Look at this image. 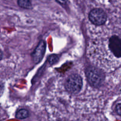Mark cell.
<instances>
[{
	"label": "cell",
	"mask_w": 121,
	"mask_h": 121,
	"mask_svg": "<svg viewBox=\"0 0 121 121\" xmlns=\"http://www.w3.org/2000/svg\"><path fill=\"white\" fill-rule=\"evenodd\" d=\"M85 74L89 83L93 87L98 88L104 83L105 79V74L99 69L90 66L86 68Z\"/></svg>",
	"instance_id": "6da1fadb"
},
{
	"label": "cell",
	"mask_w": 121,
	"mask_h": 121,
	"mask_svg": "<svg viewBox=\"0 0 121 121\" xmlns=\"http://www.w3.org/2000/svg\"><path fill=\"white\" fill-rule=\"evenodd\" d=\"M82 78L78 74H72L69 76L65 85L66 90L73 94L79 93L82 88Z\"/></svg>",
	"instance_id": "7a4b0ae2"
},
{
	"label": "cell",
	"mask_w": 121,
	"mask_h": 121,
	"mask_svg": "<svg viewBox=\"0 0 121 121\" xmlns=\"http://www.w3.org/2000/svg\"><path fill=\"white\" fill-rule=\"evenodd\" d=\"M89 18L93 24L96 26H102L106 22L107 15L101 8H95L90 11Z\"/></svg>",
	"instance_id": "3957f363"
},
{
	"label": "cell",
	"mask_w": 121,
	"mask_h": 121,
	"mask_svg": "<svg viewBox=\"0 0 121 121\" xmlns=\"http://www.w3.org/2000/svg\"><path fill=\"white\" fill-rule=\"evenodd\" d=\"M109 48L117 58L121 57V39L118 35H112L109 40Z\"/></svg>",
	"instance_id": "277c9868"
},
{
	"label": "cell",
	"mask_w": 121,
	"mask_h": 121,
	"mask_svg": "<svg viewBox=\"0 0 121 121\" xmlns=\"http://www.w3.org/2000/svg\"><path fill=\"white\" fill-rule=\"evenodd\" d=\"M46 44L44 40L40 41L38 46L32 53L31 56L33 61L35 64H38L41 61L46 52Z\"/></svg>",
	"instance_id": "5b68a950"
},
{
	"label": "cell",
	"mask_w": 121,
	"mask_h": 121,
	"mask_svg": "<svg viewBox=\"0 0 121 121\" xmlns=\"http://www.w3.org/2000/svg\"><path fill=\"white\" fill-rule=\"evenodd\" d=\"M29 116V112L27 109H21L19 110L15 115L16 118L18 119H24L27 118Z\"/></svg>",
	"instance_id": "8992f818"
},
{
	"label": "cell",
	"mask_w": 121,
	"mask_h": 121,
	"mask_svg": "<svg viewBox=\"0 0 121 121\" xmlns=\"http://www.w3.org/2000/svg\"><path fill=\"white\" fill-rule=\"evenodd\" d=\"M18 5L20 7L26 9H31L33 8L32 4L31 1L28 0H19L17 2Z\"/></svg>",
	"instance_id": "52a82bcc"
},
{
	"label": "cell",
	"mask_w": 121,
	"mask_h": 121,
	"mask_svg": "<svg viewBox=\"0 0 121 121\" xmlns=\"http://www.w3.org/2000/svg\"><path fill=\"white\" fill-rule=\"evenodd\" d=\"M59 60V57L56 54H53V55H51L49 57L48 59V63L50 65H54L55 63H56Z\"/></svg>",
	"instance_id": "ba28073f"
},
{
	"label": "cell",
	"mask_w": 121,
	"mask_h": 121,
	"mask_svg": "<svg viewBox=\"0 0 121 121\" xmlns=\"http://www.w3.org/2000/svg\"><path fill=\"white\" fill-rule=\"evenodd\" d=\"M116 111L119 115L121 116V104H118L116 106Z\"/></svg>",
	"instance_id": "9c48e42d"
}]
</instances>
